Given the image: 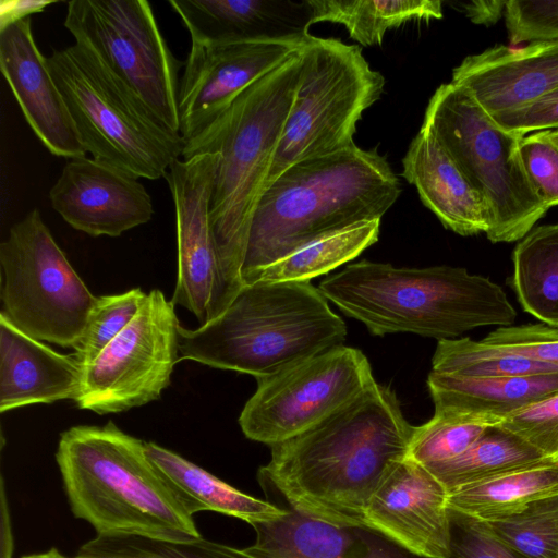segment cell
Here are the masks:
<instances>
[{
	"instance_id": "2e32d148",
	"label": "cell",
	"mask_w": 558,
	"mask_h": 558,
	"mask_svg": "<svg viewBox=\"0 0 558 558\" xmlns=\"http://www.w3.org/2000/svg\"><path fill=\"white\" fill-rule=\"evenodd\" d=\"M448 496L428 469L405 457L389 468L369 498L365 526L415 557L447 558Z\"/></svg>"
},
{
	"instance_id": "8fae6325",
	"label": "cell",
	"mask_w": 558,
	"mask_h": 558,
	"mask_svg": "<svg viewBox=\"0 0 558 558\" xmlns=\"http://www.w3.org/2000/svg\"><path fill=\"white\" fill-rule=\"evenodd\" d=\"M64 27L92 50L172 134H180L179 71L146 0H71ZM182 137V136H181Z\"/></svg>"
},
{
	"instance_id": "f6af8a7d",
	"label": "cell",
	"mask_w": 558,
	"mask_h": 558,
	"mask_svg": "<svg viewBox=\"0 0 558 558\" xmlns=\"http://www.w3.org/2000/svg\"><path fill=\"white\" fill-rule=\"evenodd\" d=\"M549 134H550V137L553 138V141L556 143V145L558 146V129L556 130H549Z\"/></svg>"
},
{
	"instance_id": "8d00e7d4",
	"label": "cell",
	"mask_w": 558,
	"mask_h": 558,
	"mask_svg": "<svg viewBox=\"0 0 558 558\" xmlns=\"http://www.w3.org/2000/svg\"><path fill=\"white\" fill-rule=\"evenodd\" d=\"M526 175L545 206L558 205V146L549 130L523 136L519 145Z\"/></svg>"
},
{
	"instance_id": "ba28073f",
	"label": "cell",
	"mask_w": 558,
	"mask_h": 558,
	"mask_svg": "<svg viewBox=\"0 0 558 558\" xmlns=\"http://www.w3.org/2000/svg\"><path fill=\"white\" fill-rule=\"evenodd\" d=\"M486 201L493 243L524 238L548 208L532 186L520 156L523 136L499 126L462 87L441 84L423 124Z\"/></svg>"
},
{
	"instance_id": "f35d334b",
	"label": "cell",
	"mask_w": 558,
	"mask_h": 558,
	"mask_svg": "<svg viewBox=\"0 0 558 558\" xmlns=\"http://www.w3.org/2000/svg\"><path fill=\"white\" fill-rule=\"evenodd\" d=\"M483 341L558 369V328L546 324L498 327Z\"/></svg>"
},
{
	"instance_id": "9a60e30c",
	"label": "cell",
	"mask_w": 558,
	"mask_h": 558,
	"mask_svg": "<svg viewBox=\"0 0 558 558\" xmlns=\"http://www.w3.org/2000/svg\"><path fill=\"white\" fill-rule=\"evenodd\" d=\"M299 48L281 41L191 38L178 96L184 143L218 118L243 89Z\"/></svg>"
},
{
	"instance_id": "60d3db41",
	"label": "cell",
	"mask_w": 558,
	"mask_h": 558,
	"mask_svg": "<svg viewBox=\"0 0 558 558\" xmlns=\"http://www.w3.org/2000/svg\"><path fill=\"white\" fill-rule=\"evenodd\" d=\"M52 1L38 0H9L0 3V27L31 17L32 14L41 12L46 7L52 4Z\"/></svg>"
},
{
	"instance_id": "30bf717a",
	"label": "cell",
	"mask_w": 558,
	"mask_h": 558,
	"mask_svg": "<svg viewBox=\"0 0 558 558\" xmlns=\"http://www.w3.org/2000/svg\"><path fill=\"white\" fill-rule=\"evenodd\" d=\"M3 314L39 341L75 348L96 303L37 208L0 244Z\"/></svg>"
},
{
	"instance_id": "d4e9b609",
	"label": "cell",
	"mask_w": 558,
	"mask_h": 558,
	"mask_svg": "<svg viewBox=\"0 0 558 558\" xmlns=\"http://www.w3.org/2000/svg\"><path fill=\"white\" fill-rule=\"evenodd\" d=\"M145 450L192 515L201 511H216L253 525L277 520L287 511L286 508L244 494L156 442H145Z\"/></svg>"
},
{
	"instance_id": "d6986e66",
	"label": "cell",
	"mask_w": 558,
	"mask_h": 558,
	"mask_svg": "<svg viewBox=\"0 0 558 558\" xmlns=\"http://www.w3.org/2000/svg\"><path fill=\"white\" fill-rule=\"evenodd\" d=\"M451 83L490 117L513 111L558 87V40L520 49L494 46L469 56L453 69Z\"/></svg>"
},
{
	"instance_id": "83f0119b",
	"label": "cell",
	"mask_w": 558,
	"mask_h": 558,
	"mask_svg": "<svg viewBox=\"0 0 558 558\" xmlns=\"http://www.w3.org/2000/svg\"><path fill=\"white\" fill-rule=\"evenodd\" d=\"M313 24L331 22L343 25L350 38L363 47L381 45L386 32L410 21L439 20L438 0H308Z\"/></svg>"
},
{
	"instance_id": "d6a6232c",
	"label": "cell",
	"mask_w": 558,
	"mask_h": 558,
	"mask_svg": "<svg viewBox=\"0 0 558 558\" xmlns=\"http://www.w3.org/2000/svg\"><path fill=\"white\" fill-rule=\"evenodd\" d=\"M489 425L447 414L414 426L407 458L424 465L441 463L463 453Z\"/></svg>"
},
{
	"instance_id": "836d02e7",
	"label": "cell",
	"mask_w": 558,
	"mask_h": 558,
	"mask_svg": "<svg viewBox=\"0 0 558 558\" xmlns=\"http://www.w3.org/2000/svg\"><path fill=\"white\" fill-rule=\"evenodd\" d=\"M146 296L141 288L114 295L97 296L83 335L72 354L82 369L129 325Z\"/></svg>"
},
{
	"instance_id": "9c48e42d",
	"label": "cell",
	"mask_w": 558,
	"mask_h": 558,
	"mask_svg": "<svg viewBox=\"0 0 558 558\" xmlns=\"http://www.w3.org/2000/svg\"><path fill=\"white\" fill-rule=\"evenodd\" d=\"M299 52L301 81L267 186L299 161L355 146L356 124L385 87L357 45L311 35Z\"/></svg>"
},
{
	"instance_id": "8992f818",
	"label": "cell",
	"mask_w": 558,
	"mask_h": 558,
	"mask_svg": "<svg viewBox=\"0 0 558 558\" xmlns=\"http://www.w3.org/2000/svg\"><path fill=\"white\" fill-rule=\"evenodd\" d=\"M179 336V360L259 379L342 345L347 327L310 281H256L218 317L196 329L181 326Z\"/></svg>"
},
{
	"instance_id": "ab89813d",
	"label": "cell",
	"mask_w": 558,
	"mask_h": 558,
	"mask_svg": "<svg viewBox=\"0 0 558 558\" xmlns=\"http://www.w3.org/2000/svg\"><path fill=\"white\" fill-rule=\"evenodd\" d=\"M492 118L506 131L520 136L558 128V87L524 107Z\"/></svg>"
},
{
	"instance_id": "484cf974",
	"label": "cell",
	"mask_w": 558,
	"mask_h": 558,
	"mask_svg": "<svg viewBox=\"0 0 558 558\" xmlns=\"http://www.w3.org/2000/svg\"><path fill=\"white\" fill-rule=\"evenodd\" d=\"M551 463L514 434L489 426L460 456L425 468L450 494L505 474Z\"/></svg>"
},
{
	"instance_id": "7bdbcfd3",
	"label": "cell",
	"mask_w": 558,
	"mask_h": 558,
	"mask_svg": "<svg viewBox=\"0 0 558 558\" xmlns=\"http://www.w3.org/2000/svg\"><path fill=\"white\" fill-rule=\"evenodd\" d=\"M3 482L1 484V558H11L13 538Z\"/></svg>"
},
{
	"instance_id": "b9f144b4",
	"label": "cell",
	"mask_w": 558,
	"mask_h": 558,
	"mask_svg": "<svg viewBox=\"0 0 558 558\" xmlns=\"http://www.w3.org/2000/svg\"><path fill=\"white\" fill-rule=\"evenodd\" d=\"M507 1L476 0L462 3L466 16L476 24L492 25L504 14Z\"/></svg>"
},
{
	"instance_id": "cb8c5ba5",
	"label": "cell",
	"mask_w": 558,
	"mask_h": 558,
	"mask_svg": "<svg viewBox=\"0 0 558 558\" xmlns=\"http://www.w3.org/2000/svg\"><path fill=\"white\" fill-rule=\"evenodd\" d=\"M427 387L435 413L494 426L525 405L558 391V373L468 378L432 371Z\"/></svg>"
},
{
	"instance_id": "5bb4252c",
	"label": "cell",
	"mask_w": 558,
	"mask_h": 558,
	"mask_svg": "<svg viewBox=\"0 0 558 558\" xmlns=\"http://www.w3.org/2000/svg\"><path fill=\"white\" fill-rule=\"evenodd\" d=\"M217 163L216 153L179 158L165 177L174 204L178 243V278L171 301L192 312L201 325L228 307L209 214Z\"/></svg>"
},
{
	"instance_id": "52a82bcc",
	"label": "cell",
	"mask_w": 558,
	"mask_h": 558,
	"mask_svg": "<svg viewBox=\"0 0 558 558\" xmlns=\"http://www.w3.org/2000/svg\"><path fill=\"white\" fill-rule=\"evenodd\" d=\"M47 65L92 158L137 179L165 178L184 141L169 132L88 48L54 50Z\"/></svg>"
},
{
	"instance_id": "7402d4cb",
	"label": "cell",
	"mask_w": 558,
	"mask_h": 558,
	"mask_svg": "<svg viewBox=\"0 0 558 558\" xmlns=\"http://www.w3.org/2000/svg\"><path fill=\"white\" fill-rule=\"evenodd\" d=\"M277 520L255 523V542L234 548V558H418L380 534L337 527L291 509Z\"/></svg>"
},
{
	"instance_id": "6da1fadb",
	"label": "cell",
	"mask_w": 558,
	"mask_h": 558,
	"mask_svg": "<svg viewBox=\"0 0 558 558\" xmlns=\"http://www.w3.org/2000/svg\"><path fill=\"white\" fill-rule=\"evenodd\" d=\"M414 430L395 392L377 383L305 432L271 446L258 471L291 509L337 527L366 529L364 510Z\"/></svg>"
},
{
	"instance_id": "44dd1931",
	"label": "cell",
	"mask_w": 558,
	"mask_h": 558,
	"mask_svg": "<svg viewBox=\"0 0 558 558\" xmlns=\"http://www.w3.org/2000/svg\"><path fill=\"white\" fill-rule=\"evenodd\" d=\"M402 175L445 228L463 236L488 231L490 211L486 201L424 126L402 159Z\"/></svg>"
},
{
	"instance_id": "e575fe53",
	"label": "cell",
	"mask_w": 558,
	"mask_h": 558,
	"mask_svg": "<svg viewBox=\"0 0 558 558\" xmlns=\"http://www.w3.org/2000/svg\"><path fill=\"white\" fill-rule=\"evenodd\" d=\"M494 426L514 434L558 463V391L525 405Z\"/></svg>"
},
{
	"instance_id": "4316f807",
	"label": "cell",
	"mask_w": 558,
	"mask_h": 558,
	"mask_svg": "<svg viewBox=\"0 0 558 558\" xmlns=\"http://www.w3.org/2000/svg\"><path fill=\"white\" fill-rule=\"evenodd\" d=\"M510 287L522 308L558 328V222L533 228L512 253Z\"/></svg>"
},
{
	"instance_id": "7a4b0ae2",
	"label": "cell",
	"mask_w": 558,
	"mask_h": 558,
	"mask_svg": "<svg viewBox=\"0 0 558 558\" xmlns=\"http://www.w3.org/2000/svg\"><path fill=\"white\" fill-rule=\"evenodd\" d=\"M301 73L298 49L184 143L183 159L205 153L218 155L209 214L228 306L244 286L241 270L253 216L266 190Z\"/></svg>"
},
{
	"instance_id": "5b68a950",
	"label": "cell",
	"mask_w": 558,
	"mask_h": 558,
	"mask_svg": "<svg viewBox=\"0 0 558 558\" xmlns=\"http://www.w3.org/2000/svg\"><path fill=\"white\" fill-rule=\"evenodd\" d=\"M318 289L376 336L458 339L480 327L511 326L517 318L499 284L463 267L396 268L362 260L326 278Z\"/></svg>"
},
{
	"instance_id": "e0dca14e",
	"label": "cell",
	"mask_w": 558,
	"mask_h": 558,
	"mask_svg": "<svg viewBox=\"0 0 558 558\" xmlns=\"http://www.w3.org/2000/svg\"><path fill=\"white\" fill-rule=\"evenodd\" d=\"M49 199L72 228L92 236H119L154 214L140 179L87 156L65 162Z\"/></svg>"
},
{
	"instance_id": "4fadbf2b",
	"label": "cell",
	"mask_w": 558,
	"mask_h": 558,
	"mask_svg": "<svg viewBox=\"0 0 558 558\" xmlns=\"http://www.w3.org/2000/svg\"><path fill=\"white\" fill-rule=\"evenodd\" d=\"M256 380L239 424L248 439L270 447L313 427L376 383L363 352L343 344Z\"/></svg>"
},
{
	"instance_id": "ac0fdd59",
	"label": "cell",
	"mask_w": 558,
	"mask_h": 558,
	"mask_svg": "<svg viewBox=\"0 0 558 558\" xmlns=\"http://www.w3.org/2000/svg\"><path fill=\"white\" fill-rule=\"evenodd\" d=\"M46 59L35 43L31 17L0 27L1 72L33 132L57 157L86 156Z\"/></svg>"
},
{
	"instance_id": "1f68e13d",
	"label": "cell",
	"mask_w": 558,
	"mask_h": 558,
	"mask_svg": "<svg viewBox=\"0 0 558 558\" xmlns=\"http://www.w3.org/2000/svg\"><path fill=\"white\" fill-rule=\"evenodd\" d=\"M502 541L529 558H558V490L510 517L486 522Z\"/></svg>"
},
{
	"instance_id": "ee69618b",
	"label": "cell",
	"mask_w": 558,
	"mask_h": 558,
	"mask_svg": "<svg viewBox=\"0 0 558 558\" xmlns=\"http://www.w3.org/2000/svg\"><path fill=\"white\" fill-rule=\"evenodd\" d=\"M21 558H70V557L63 555L57 548L52 547L47 551L22 556Z\"/></svg>"
},
{
	"instance_id": "f546056e",
	"label": "cell",
	"mask_w": 558,
	"mask_h": 558,
	"mask_svg": "<svg viewBox=\"0 0 558 558\" xmlns=\"http://www.w3.org/2000/svg\"><path fill=\"white\" fill-rule=\"evenodd\" d=\"M380 220L362 221L326 234L263 268L256 281H310L357 257L378 241Z\"/></svg>"
},
{
	"instance_id": "603a6c76",
	"label": "cell",
	"mask_w": 558,
	"mask_h": 558,
	"mask_svg": "<svg viewBox=\"0 0 558 558\" xmlns=\"http://www.w3.org/2000/svg\"><path fill=\"white\" fill-rule=\"evenodd\" d=\"M82 367L16 328L0 313V412L76 397Z\"/></svg>"
},
{
	"instance_id": "4dcf8cb0",
	"label": "cell",
	"mask_w": 558,
	"mask_h": 558,
	"mask_svg": "<svg viewBox=\"0 0 558 558\" xmlns=\"http://www.w3.org/2000/svg\"><path fill=\"white\" fill-rule=\"evenodd\" d=\"M432 371L468 378L520 377L558 373V369L509 352L483 340H438Z\"/></svg>"
},
{
	"instance_id": "277c9868",
	"label": "cell",
	"mask_w": 558,
	"mask_h": 558,
	"mask_svg": "<svg viewBox=\"0 0 558 558\" xmlns=\"http://www.w3.org/2000/svg\"><path fill=\"white\" fill-rule=\"evenodd\" d=\"M56 460L75 518L97 534H134L170 542L202 537L145 441L109 421L60 435Z\"/></svg>"
},
{
	"instance_id": "7c38bea8",
	"label": "cell",
	"mask_w": 558,
	"mask_h": 558,
	"mask_svg": "<svg viewBox=\"0 0 558 558\" xmlns=\"http://www.w3.org/2000/svg\"><path fill=\"white\" fill-rule=\"evenodd\" d=\"M180 327L172 301L151 290L129 325L83 368L75 404L108 414L159 399L180 361Z\"/></svg>"
},
{
	"instance_id": "f1b7e54d",
	"label": "cell",
	"mask_w": 558,
	"mask_h": 558,
	"mask_svg": "<svg viewBox=\"0 0 558 558\" xmlns=\"http://www.w3.org/2000/svg\"><path fill=\"white\" fill-rule=\"evenodd\" d=\"M558 490V463L538 465L473 484L448 496L454 511L489 522L522 511Z\"/></svg>"
},
{
	"instance_id": "3957f363",
	"label": "cell",
	"mask_w": 558,
	"mask_h": 558,
	"mask_svg": "<svg viewBox=\"0 0 558 558\" xmlns=\"http://www.w3.org/2000/svg\"><path fill=\"white\" fill-rule=\"evenodd\" d=\"M400 193L398 177L376 148L355 145L292 165L259 198L241 270L243 284L326 234L381 219Z\"/></svg>"
},
{
	"instance_id": "74e56055",
	"label": "cell",
	"mask_w": 558,
	"mask_h": 558,
	"mask_svg": "<svg viewBox=\"0 0 558 558\" xmlns=\"http://www.w3.org/2000/svg\"><path fill=\"white\" fill-rule=\"evenodd\" d=\"M504 16L511 43L558 40V0H508Z\"/></svg>"
},
{
	"instance_id": "ffe728a7",
	"label": "cell",
	"mask_w": 558,
	"mask_h": 558,
	"mask_svg": "<svg viewBox=\"0 0 558 558\" xmlns=\"http://www.w3.org/2000/svg\"><path fill=\"white\" fill-rule=\"evenodd\" d=\"M169 5L196 39L301 46L313 25L308 0H170Z\"/></svg>"
},
{
	"instance_id": "d590c367",
	"label": "cell",
	"mask_w": 558,
	"mask_h": 558,
	"mask_svg": "<svg viewBox=\"0 0 558 558\" xmlns=\"http://www.w3.org/2000/svg\"><path fill=\"white\" fill-rule=\"evenodd\" d=\"M450 553L447 558H529L498 537L485 521L449 508Z\"/></svg>"
}]
</instances>
